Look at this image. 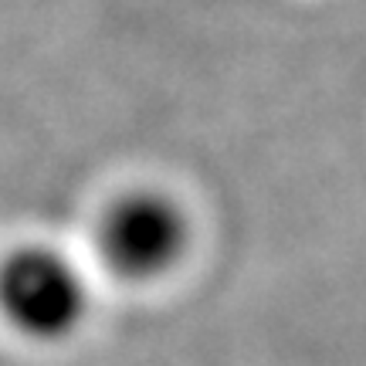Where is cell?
<instances>
[{
  "mask_svg": "<svg viewBox=\"0 0 366 366\" xmlns=\"http://www.w3.org/2000/svg\"><path fill=\"white\" fill-rule=\"evenodd\" d=\"M89 312V278L61 248L27 241L0 258V319L14 336L58 346L85 326Z\"/></svg>",
  "mask_w": 366,
  "mask_h": 366,
  "instance_id": "7a4b0ae2",
  "label": "cell"
},
{
  "mask_svg": "<svg viewBox=\"0 0 366 366\" xmlns=\"http://www.w3.org/2000/svg\"><path fill=\"white\" fill-rule=\"evenodd\" d=\"M95 258L116 282L149 288L170 278L194 244L180 200L159 187H129L102 207L92 231Z\"/></svg>",
  "mask_w": 366,
  "mask_h": 366,
  "instance_id": "6da1fadb",
  "label": "cell"
}]
</instances>
